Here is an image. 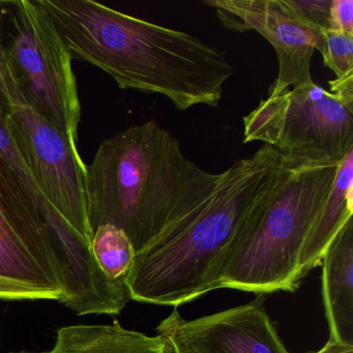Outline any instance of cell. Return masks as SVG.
<instances>
[{
  "label": "cell",
  "mask_w": 353,
  "mask_h": 353,
  "mask_svg": "<svg viewBox=\"0 0 353 353\" xmlns=\"http://www.w3.org/2000/svg\"><path fill=\"white\" fill-rule=\"evenodd\" d=\"M65 288L37 202L0 154V301H57Z\"/></svg>",
  "instance_id": "7"
},
{
  "label": "cell",
  "mask_w": 353,
  "mask_h": 353,
  "mask_svg": "<svg viewBox=\"0 0 353 353\" xmlns=\"http://www.w3.org/2000/svg\"><path fill=\"white\" fill-rule=\"evenodd\" d=\"M9 353H49L45 352V351H28V350H19V351H11Z\"/></svg>",
  "instance_id": "23"
},
{
  "label": "cell",
  "mask_w": 353,
  "mask_h": 353,
  "mask_svg": "<svg viewBox=\"0 0 353 353\" xmlns=\"http://www.w3.org/2000/svg\"><path fill=\"white\" fill-rule=\"evenodd\" d=\"M328 30L353 37L352 0H332Z\"/></svg>",
  "instance_id": "19"
},
{
  "label": "cell",
  "mask_w": 353,
  "mask_h": 353,
  "mask_svg": "<svg viewBox=\"0 0 353 353\" xmlns=\"http://www.w3.org/2000/svg\"><path fill=\"white\" fill-rule=\"evenodd\" d=\"M294 163L266 144L233 163L201 214L136 253L125 280L131 299L179 307L220 289L221 264L229 247L284 183Z\"/></svg>",
  "instance_id": "3"
},
{
  "label": "cell",
  "mask_w": 353,
  "mask_h": 353,
  "mask_svg": "<svg viewBox=\"0 0 353 353\" xmlns=\"http://www.w3.org/2000/svg\"><path fill=\"white\" fill-rule=\"evenodd\" d=\"M330 92L336 94L344 104L353 109V75L341 78V79L330 80Z\"/></svg>",
  "instance_id": "20"
},
{
  "label": "cell",
  "mask_w": 353,
  "mask_h": 353,
  "mask_svg": "<svg viewBox=\"0 0 353 353\" xmlns=\"http://www.w3.org/2000/svg\"><path fill=\"white\" fill-rule=\"evenodd\" d=\"M3 7L5 1H0V117H7L18 107H26L8 57L3 36Z\"/></svg>",
  "instance_id": "17"
},
{
  "label": "cell",
  "mask_w": 353,
  "mask_h": 353,
  "mask_svg": "<svg viewBox=\"0 0 353 353\" xmlns=\"http://www.w3.org/2000/svg\"><path fill=\"white\" fill-rule=\"evenodd\" d=\"M225 28L235 32L255 30L274 47L279 74L268 90L274 97L291 86L312 83V57L323 42L322 30L295 19L282 0H210Z\"/></svg>",
  "instance_id": "9"
},
{
  "label": "cell",
  "mask_w": 353,
  "mask_h": 353,
  "mask_svg": "<svg viewBox=\"0 0 353 353\" xmlns=\"http://www.w3.org/2000/svg\"><path fill=\"white\" fill-rule=\"evenodd\" d=\"M5 3L8 57L24 104L77 144L81 105L69 48L37 0Z\"/></svg>",
  "instance_id": "5"
},
{
  "label": "cell",
  "mask_w": 353,
  "mask_h": 353,
  "mask_svg": "<svg viewBox=\"0 0 353 353\" xmlns=\"http://www.w3.org/2000/svg\"><path fill=\"white\" fill-rule=\"evenodd\" d=\"M49 353H163V340L159 334L127 330L119 321L78 324L59 328Z\"/></svg>",
  "instance_id": "14"
},
{
  "label": "cell",
  "mask_w": 353,
  "mask_h": 353,
  "mask_svg": "<svg viewBox=\"0 0 353 353\" xmlns=\"http://www.w3.org/2000/svg\"><path fill=\"white\" fill-rule=\"evenodd\" d=\"M221 177L187 158L179 140L156 121L131 125L105 139L86 166L92 232L112 225L137 253L161 233L201 214Z\"/></svg>",
  "instance_id": "2"
},
{
  "label": "cell",
  "mask_w": 353,
  "mask_h": 353,
  "mask_svg": "<svg viewBox=\"0 0 353 353\" xmlns=\"http://www.w3.org/2000/svg\"><path fill=\"white\" fill-rule=\"evenodd\" d=\"M321 53L323 63L332 70L336 79L353 75V37L334 30H322Z\"/></svg>",
  "instance_id": "16"
},
{
  "label": "cell",
  "mask_w": 353,
  "mask_h": 353,
  "mask_svg": "<svg viewBox=\"0 0 353 353\" xmlns=\"http://www.w3.org/2000/svg\"><path fill=\"white\" fill-rule=\"evenodd\" d=\"M291 15L317 30H328L332 0H282Z\"/></svg>",
  "instance_id": "18"
},
{
  "label": "cell",
  "mask_w": 353,
  "mask_h": 353,
  "mask_svg": "<svg viewBox=\"0 0 353 353\" xmlns=\"http://www.w3.org/2000/svg\"><path fill=\"white\" fill-rule=\"evenodd\" d=\"M341 162L294 163L286 181L250 219L220 268V288L259 295L294 292L303 243L334 187Z\"/></svg>",
  "instance_id": "4"
},
{
  "label": "cell",
  "mask_w": 353,
  "mask_h": 353,
  "mask_svg": "<svg viewBox=\"0 0 353 353\" xmlns=\"http://www.w3.org/2000/svg\"><path fill=\"white\" fill-rule=\"evenodd\" d=\"M73 59L108 74L123 90L160 94L179 111L220 104L234 70L224 51L92 0H37Z\"/></svg>",
  "instance_id": "1"
},
{
  "label": "cell",
  "mask_w": 353,
  "mask_h": 353,
  "mask_svg": "<svg viewBox=\"0 0 353 353\" xmlns=\"http://www.w3.org/2000/svg\"><path fill=\"white\" fill-rule=\"evenodd\" d=\"M353 216V150L341 161L332 193L312 226L299 259L301 280L321 259L332 239Z\"/></svg>",
  "instance_id": "13"
},
{
  "label": "cell",
  "mask_w": 353,
  "mask_h": 353,
  "mask_svg": "<svg viewBox=\"0 0 353 353\" xmlns=\"http://www.w3.org/2000/svg\"><path fill=\"white\" fill-rule=\"evenodd\" d=\"M157 332L163 340V353H183L170 334L162 330H157Z\"/></svg>",
  "instance_id": "22"
},
{
  "label": "cell",
  "mask_w": 353,
  "mask_h": 353,
  "mask_svg": "<svg viewBox=\"0 0 353 353\" xmlns=\"http://www.w3.org/2000/svg\"><path fill=\"white\" fill-rule=\"evenodd\" d=\"M328 340L353 345V222L344 225L321 259Z\"/></svg>",
  "instance_id": "12"
},
{
  "label": "cell",
  "mask_w": 353,
  "mask_h": 353,
  "mask_svg": "<svg viewBox=\"0 0 353 353\" xmlns=\"http://www.w3.org/2000/svg\"><path fill=\"white\" fill-rule=\"evenodd\" d=\"M264 295L219 313L185 320L174 307L157 326L183 353H289L264 307Z\"/></svg>",
  "instance_id": "10"
},
{
  "label": "cell",
  "mask_w": 353,
  "mask_h": 353,
  "mask_svg": "<svg viewBox=\"0 0 353 353\" xmlns=\"http://www.w3.org/2000/svg\"><path fill=\"white\" fill-rule=\"evenodd\" d=\"M314 353H353V345L328 340L320 350Z\"/></svg>",
  "instance_id": "21"
},
{
  "label": "cell",
  "mask_w": 353,
  "mask_h": 353,
  "mask_svg": "<svg viewBox=\"0 0 353 353\" xmlns=\"http://www.w3.org/2000/svg\"><path fill=\"white\" fill-rule=\"evenodd\" d=\"M92 252L107 279L125 283L135 262L136 251L121 229L112 225H102L94 229Z\"/></svg>",
  "instance_id": "15"
},
{
  "label": "cell",
  "mask_w": 353,
  "mask_h": 353,
  "mask_svg": "<svg viewBox=\"0 0 353 353\" xmlns=\"http://www.w3.org/2000/svg\"><path fill=\"white\" fill-rule=\"evenodd\" d=\"M254 141L297 163L341 162L353 150V109L314 82L288 88L243 117V142Z\"/></svg>",
  "instance_id": "6"
},
{
  "label": "cell",
  "mask_w": 353,
  "mask_h": 353,
  "mask_svg": "<svg viewBox=\"0 0 353 353\" xmlns=\"http://www.w3.org/2000/svg\"><path fill=\"white\" fill-rule=\"evenodd\" d=\"M5 117H0V154L9 162L40 208L48 227L51 252L57 270L63 276H80L94 265L92 243L76 231L41 195L14 146L6 128Z\"/></svg>",
  "instance_id": "11"
},
{
  "label": "cell",
  "mask_w": 353,
  "mask_h": 353,
  "mask_svg": "<svg viewBox=\"0 0 353 353\" xmlns=\"http://www.w3.org/2000/svg\"><path fill=\"white\" fill-rule=\"evenodd\" d=\"M22 162L44 199L92 243L86 202V165L63 132L28 107L13 109L5 117Z\"/></svg>",
  "instance_id": "8"
}]
</instances>
